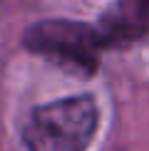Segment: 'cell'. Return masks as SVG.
<instances>
[{"label":"cell","mask_w":149,"mask_h":151,"mask_svg":"<svg viewBox=\"0 0 149 151\" xmlns=\"http://www.w3.org/2000/svg\"><path fill=\"white\" fill-rule=\"evenodd\" d=\"M99 124L92 97H65L33 109L25 127V146L30 151H87Z\"/></svg>","instance_id":"1"},{"label":"cell","mask_w":149,"mask_h":151,"mask_svg":"<svg viewBox=\"0 0 149 151\" xmlns=\"http://www.w3.org/2000/svg\"><path fill=\"white\" fill-rule=\"evenodd\" d=\"M102 32L82 22H42L30 30L27 45L45 55H55L62 62L77 65L92 72L97 65V50L102 45Z\"/></svg>","instance_id":"2"},{"label":"cell","mask_w":149,"mask_h":151,"mask_svg":"<svg viewBox=\"0 0 149 151\" xmlns=\"http://www.w3.org/2000/svg\"><path fill=\"white\" fill-rule=\"evenodd\" d=\"M104 42L149 40V0H119L102 17Z\"/></svg>","instance_id":"3"}]
</instances>
